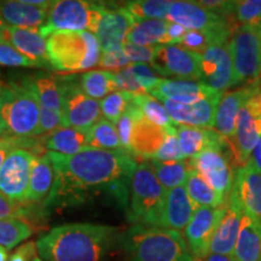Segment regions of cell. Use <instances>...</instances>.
Wrapping results in <instances>:
<instances>
[{
    "label": "cell",
    "instance_id": "obj_23",
    "mask_svg": "<svg viewBox=\"0 0 261 261\" xmlns=\"http://www.w3.org/2000/svg\"><path fill=\"white\" fill-rule=\"evenodd\" d=\"M218 93L201 81L182 79H160L149 94L156 99H168L178 103H196Z\"/></svg>",
    "mask_w": 261,
    "mask_h": 261
},
{
    "label": "cell",
    "instance_id": "obj_7",
    "mask_svg": "<svg viewBox=\"0 0 261 261\" xmlns=\"http://www.w3.org/2000/svg\"><path fill=\"white\" fill-rule=\"evenodd\" d=\"M104 4L84 0H58L52 2L47 21L40 32L48 38L56 32H91L96 33L100 21Z\"/></svg>",
    "mask_w": 261,
    "mask_h": 261
},
{
    "label": "cell",
    "instance_id": "obj_45",
    "mask_svg": "<svg viewBox=\"0 0 261 261\" xmlns=\"http://www.w3.org/2000/svg\"><path fill=\"white\" fill-rule=\"evenodd\" d=\"M100 68L104 70L110 71V73H117V71L125 69V68L130 65L129 61L123 54L122 48L121 50H113V51H106L100 54L99 63H98Z\"/></svg>",
    "mask_w": 261,
    "mask_h": 261
},
{
    "label": "cell",
    "instance_id": "obj_10",
    "mask_svg": "<svg viewBox=\"0 0 261 261\" xmlns=\"http://www.w3.org/2000/svg\"><path fill=\"white\" fill-rule=\"evenodd\" d=\"M227 142L204 149L203 151L189 159L191 168L197 172L218 194L226 200L233 184V162Z\"/></svg>",
    "mask_w": 261,
    "mask_h": 261
},
{
    "label": "cell",
    "instance_id": "obj_58",
    "mask_svg": "<svg viewBox=\"0 0 261 261\" xmlns=\"http://www.w3.org/2000/svg\"><path fill=\"white\" fill-rule=\"evenodd\" d=\"M2 87H3V85H2V84H0V91H2Z\"/></svg>",
    "mask_w": 261,
    "mask_h": 261
},
{
    "label": "cell",
    "instance_id": "obj_47",
    "mask_svg": "<svg viewBox=\"0 0 261 261\" xmlns=\"http://www.w3.org/2000/svg\"><path fill=\"white\" fill-rule=\"evenodd\" d=\"M130 69L133 71L136 80L138 81L139 86L146 93L151 92L159 84L160 79L156 76V73L152 70V68H150L148 64H130Z\"/></svg>",
    "mask_w": 261,
    "mask_h": 261
},
{
    "label": "cell",
    "instance_id": "obj_34",
    "mask_svg": "<svg viewBox=\"0 0 261 261\" xmlns=\"http://www.w3.org/2000/svg\"><path fill=\"white\" fill-rule=\"evenodd\" d=\"M37 93L39 106L51 112L62 114L60 79L50 74H40L31 77Z\"/></svg>",
    "mask_w": 261,
    "mask_h": 261
},
{
    "label": "cell",
    "instance_id": "obj_56",
    "mask_svg": "<svg viewBox=\"0 0 261 261\" xmlns=\"http://www.w3.org/2000/svg\"><path fill=\"white\" fill-rule=\"evenodd\" d=\"M5 132V129H4V126L2 125V122H0V135H3V133Z\"/></svg>",
    "mask_w": 261,
    "mask_h": 261
},
{
    "label": "cell",
    "instance_id": "obj_20",
    "mask_svg": "<svg viewBox=\"0 0 261 261\" xmlns=\"http://www.w3.org/2000/svg\"><path fill=\"white\" fill-rule=\"evenodd\" d=\"M257 89H261L260 80L246 85L238 90L226 91L221 94L215 113L214 129L226 142L233 137L238 112Z\"/></svg>",
    "mask_w": 261,
    "mask_h": 261
},
{
    "label": "cell",
    "instance_id": "obj_36",
    "mask_svg": "<svg viewBox=\"0 0 261 261\" xmlns=\"http://www.w3.org/2000/svg\"><path fill=\"white\" fill-rule=\"evenodd\" d=\"M135 102L139 107L143 116L154 125L161 127L168 135L177 133V126L169 117L163 104L150 94H142L135 97Z\"/></svg>",
    "mask_w": 261,
    "mask_h": 261
},
{
    "label": "cell",
    "instance_id": "obj_51",
    "mask_svg": "<svg viewBox=\"0 0 261 261\" xmlns=\"http://www.w3.org/2000/svg\"><path fill=\"white\" fill-rule=\"evenodd\" d=\"M15 142L10 140L9 138H2L0 139V169H2L3 165H4L6 158H8L10 152L15 150Z\"/></svg>",
    "mask_w": 261,
    "mask_h": 261
},
{
    "label": "cell",
    "instance_id": "obj_19",
    "mask_svg": "<svg viewBox=\"0 0 261 261\" xmlns=\"http://www.w3.org/2000/svg\"><path fill=\"white\" fill-rule=\"evenodd\" d=\"M224 205V214L212 237L210 254L232 256L242 223L243 208L232 192L226 197Z\"/></svg>",
    "mask_w": 261,
    "mask_h": 261
},
{
    "label": "cell",
    "instance_id": "obj_39",
    "mask_svg": "<svg viewBox=\"0 0 261 261\" xmlns=\"http://www.w3.org/2000/svg\"><path fill=\"white\" fill-rule=\"evenodd\" d=\"M172 2L168 0H135L127 2L125 9L136 21L140 19H166Z\"/></svg>",
    "mask_w": 261,
    "mask_h": 261
},
{
    "label": "cell",
    "instance_id": "obj_30",
    "mask_svg": "<svg viewBox=\"0 0 261 261\" xmlns=\"http://www.w3.org/2000/svg\"><path fill=\"white\" fill-rule=\"evenodd\" d=\"M45 145L50 150V152L75 155L86 148H90L89 133L71 127H62L46 137Z\"/></svg>",
    "mask_w": 261,
    "mask_h": 261
},
{
    "label": "cell",
    "instance_id": "obj_46",
    "mask_svg": "<svg viewBox=\"0 0 261 261\" xmlns=\"http://www.w3.org/2000/svg\"><path fill=\"white\" fill-rule=\"evenodd\" d=\"M116 83H117V89L122 92H126L130 94V96H142V94H148L142 87L139 86L138 81L136 80L133 71L130 69V65L125 68V69L117 71L115 73Z\"/></svg>",
    "mask_w": 261,
    "mask_h": 261
},
{
    "label": "cell",
    "instance_id": "obj_27",
    "mask_svg": "<svg viewBox=\"0 0 261 261\" xmlns=\"http://www.w3.org/2000/svg\"><path fill=\"white\" fill-rule=\"evenodd\" d=\"M233 261H261V223L243 212Z\"/></svg>",
    "mask_w": 261,
    "mask_h": 261
},
{
    "label": "cell",
    "instance_id": "obj_53",
    "mask_svg": "<svg viewBox=\"0 0 261 261\" xmlns=\"http://www.w3.org/2000/svg\"><path fill=\"white\" fill-rule=\"evenodd\" d=\"M205 261H233V260L231 256L219 255V254H208V256L205 257Z\"/></svg>",
    "mask_w": 261,
    "mask_h": 261
},
{
    "label": "cell",
    "instance_id": "obj_48",
    "mask_svg": "<svg viewBox=\"0 0 261 261\" xmlns=\"http://www.w3.org/2000/svg\"><path fill=\"white\" fill-rule=\"evenodd\" d=\"M62 127H64L62 114L51 112L46 108L40 107V116H39V125L35 136L51 133L58 128H62Z\"/></svg>",
    "mask_w": 261,
    "mask_h": 261
},
{
    "label": "cell",
    "instance_id": "obj_49",
    "mask_svg": "<svg viewBox=\"0 0 261 261\" xmlns=\"http://www.w3.org/2000/svg\"><path fill=\"white\" fill-rule=\"evenodd\" d=\"M37 243L33 241H28L19 246L11 255L9 256L8 261H33L37 256Z\"/></svg>",
    "mask_w": 261,
    "mask_h": 261
},
{
    "label": "cell",
    "instance_id": "obj_15",
    "mask_svg": "<svg viewBox=\"0 0 261 261\" xmlns=\"http://www.w3.org/2000/svg\"><path fill=\"white\" fill-rule=\"evenodd\" d=\"M167 21L187 31L203 33H232L233 29L223 17L203 8L197 2H172Z\"/></svg>",
    "mask_w": 261,
    "mask_h": 261
},
{
    "label": "cell",
    "instance_id": "obj_25",
    "mask_svg": "<svg viewBox=\"0 0 261 261\" xmlns=\"http://www.w3.org/2000/svg\"><path fill=\"white\" fill-rule=\"evenodd\" d=\"M52 2L44 6L29 5L24 0L0 2V16L10 27L38 28L47 21Z\"/></svg>",
    "mask_w": 261,
    "mask_h": 261
},
{
    "label": "cell",
    "instance_id": "obj_26",
    "mask_svg": "<svg viewBox=\"0 0 261 261\" xmlns=\"http://www.w3.org/2000/svg\"><path fill=\"white\" fill-rule=\"evenodd\" d=\"M168 133L161 127L154 125L144 116L137 117L130 136L129 152L142 159L152 160L161 148Z\"/></svg>",
    "mask_w": 261,
    "mask_h": 261
},
{
    "label": "cell",
    "instance_id": "obj_28",
    "mask_svg": "<svg viewBox=\"0 0 261 261\" xmlns=\"http://www.w3.org/2000/svg\"><path fill=\"white\" fill-rule=\"evenodd\" d=\"M177 138L184 159H192L210 146L226 142L223 137L211 128L191 126H177Z\"/></svg>",
    "mask_w": 261,
    "mask_h": 261
},
{
    "label": "cell",
    "instance_id": "obj_24",
    "mask_svg": "<svg viewBox=\"0 0 261 261\" xmlns=\"http://www.w3.org/2000/svg\"><path fill=\"white\" fill-rule=\"evenodd\" d=\"M196 208L197 207L189 197L187 189L184 187L166 190L161 227L175 231L185 230L195 213Z\"/></svg>",
    "mask_w": 261,
    "mask_h": 261
},
{
    "label": "cell",
    "instance_id": "obj_54",
    "mask_svg": "<svg viewBox=\"0 0 261 261\" xmlns=\"http://www.w3.org/2000/svg\"><path fill=\"white\" fill-rule=\"evenodd\" d=\"M8 260H9L8 249H5L4 247H0V261H8Z\"/></svg>",
    "mask_w": 261,
    "mask_h": 261
},
{
    "label": "cell",
    "instance_id": "obj_12",
    "mask_svg": "<svg viewBox=\"0 0 261 261\" xmlns=\"http://www.w3.org/2000/svg\"><path fill=\"white\" fill-rule=\"evenodd\" d=\"M230 38H217L201 55V83L217 92L234 86V70L230 51Z\"/></svg>",
    "mask_w": 261,
    "mask_h": 261
},
{
    "label": "cell",
    "instance_id": "obj_3",
    "mask_svg": "<svg viewBox=\"0 0 261 261\" xmlns=\"http://www.w3.org/2000/svg\"><path fill=\"white\" fill-rule=\"evenodd\" d=\"M119 247L128 261H200L179 231L165 227L132 225L120 233Z\"/></svg>",
    "mask_w": 261,
    "mask_h": 261
},
{
    "label": "cell",
    "instance_id": "obj_8",
    "mask_svg": "<svg viewBox=\"0 0 261 261\" xmlns=\"http://www.w3.org/2000/svg\"><path fill=\"white\" fill-rule=\"evenodd\" d=\"M234 86L261 79V23L242 25L232 32L230 41Z\"/></svg>",
    "mask_w": 261,
    "mask_h": 261
},
{
    "label": "cell",
    "instance_id": "obj_1",
    "mask_svg": "<svg viewBox=\"0 0 261 261\" xmlns=\"http://www.w3.org/2000/svg\"><path fill=\"white\" fill-rule=\"evenodd\" d=\"M55 169L44 208L74 207L99 195L114 198L127 211L136 160L125 150L86 148L75 155L47 152Z\"/></svg>",
    "mask_w": 261,
    "mask_h": 261
},
{
    "label": "cell",
    "instance_id": "obj_43",
    "mask_svg": "<svg viewBox=\"0 0 261 261\" xmlns=\"http://www.w3.org/2000/svg\"><path fill=\"white\" fill-rule=\"evenodd\" d=\"M158 48L159 46H139V45L125 42L122 51L130 64H151Z\"/></svg>",
    "mask_w": 261,
    "mask_h": 261
},
{
    "label": "cell",
    "instance_id": "obj_13",
    "mask_svg": "<svg viewBox=\"0 0 261 261\" xmlns=\"http://www.w3.org/2000/svg\"><path fill=\"white\" fill-rule=\"evenodd\" d=\"M35 156L31 151L16 148L6 158L0 169V192L18 204L28 203V189Z\"/></svg>",
    "mask_w": 261,
    "mask_h": 261
},
{
    "label": "cell",
    "instance_id": "obj_11",
    "mask_svg": "<svg viewBox=\"0 0 261 261\" xmlns=\"http://www.w3.org/2000/svg\"><path fill=\"white\" fill-rule=\"evenodd\" d=\"M63 126L87 132L100 119V103L87 96L75 79L60 80Z\"/></svg>",
    "mask_w": 261,
    "mask_h": 261
},
{
    "label": "cell",
    "instance_id": "obj_17",
    "mask_svg": "<svg viewBox=\"0 0 261 261\" xmlns=\"http://www.w3.org/2000/svg\"><path fill=\"white\" fill-rule=\"evenodd\" d=\"M221 94L223 93L218 92L205 99L190 104L173 102L168 99H162L160 102H162L169 117L175 125L213 128L215 113H217Z\"/></svg>",
    "mask_w": 261,
    "mask_h": 261
},
{
    "label": "cell",
    "instance_id": "obj_9",
    "mask_svg": "<svg viewBox=\"0 0 261 261\" xmlns=\"http://www.w3.org/2000/svg\"><path fill=\"white\" fill-rule=\"evenodd\" d=\"M261 137V89L248 98L238 112L233 137L227 142L237 168L246 165Z\"/></svg>",
    "mask_w": 261,
    "mask_h": 261
},
{
    "label": "cell",
    "instance_id": "obj_6",
    "mask_svg": "<svg viewBox=\"0 0 261 261\" xmlns=\"http://www.w3.org/2000/svg\"><path fill=\"white\" fill-rule=\"evenodd\" d=\"M166 190L150 162H140L130 180L127 219L133 225L161 227Z\"/></svg>",
    "mask_w": 261,
    "mask_h": 261
},
{
    "label": "cell",
    "instance_id": "obj_41",
    "mask_svg": "<svg viewBox=\"0 0 261 261\" xmlns=\"http://www.w3.org/2000/svg\"><path fill=\"white\" fill-rule=\"evenodd\" d=\"M133 99H135V96H130L122 91H115L103 98L100 100V112H102L104 119L116 123L126 113L127 108L133 102Z\"/></svg>",
    "mask_w": 261,
    "mask_h": 261
},
{
    "label": "cell",
    "instance_id": "obj_37",
    "mask_svg": "<svg viewBox=\"0 0 261 261\" xmlns=\"http://www.w3.org/2000/svg\"><path fill=\"white\" fill-rule=\"evenodd\" d=\"M89 133V145L91 148L102 150H122L115 123L100 117L91 128Z\"/></svg>",
    "mask_w": 261,
    "mask_h": 261
},
{
    "label": "cell",
    "instance_id": "obj_44",
    "mask_svg": "<svg viewBox=\"0 0 261 261\" xmlns=\"http://www.w3.org/2000/svg\"><path fill=\"white\" fill-rule=\"evenodd\" d=\"M152 160H159V161L163 162H174L187 160L181 154L177 135H167L161 148L159 149V151L156 152L155 158Z\"/></svg>",
    "mask_w": 261,
    "mask_h": 261
},
{
    "label": "cell",
    "instance_id": "obj_18",
    "mask_svg": "<svg viewBox=\"0 0 261 261\" xmlns=\"http://www.w3.org/2000/svg\"><path fill=\"white\" fill-rule=\"evenodd\" d=\"M135 22L136 19L125 6L110 8L104 5L100 21L94 33L102 52L121 50L126 42L127 34Z\"/></svg>",
    "mask_w": 261,
    "mask_h": 261
},
{
    "label": "cell",
    "instance_id": "obj_50",
    "mask_svg": "<svg viewBox=\"0 0 261 261\" xmlns=\"http://www.w3.org/2000/svg\"><path fill=\"white\" fill-rule=\"evenodd\" d=\"M188 31L182 28L181 25L169 22L167 28V39H166V45H179L184 38L185 33Z\"/></svg>",
    "mask_w": 261,
    "mask_h": 261
},
{
    "label": "cell",
    "instance_id": "obj_29",
    "mask_svg": "<svg viewBox=\"0 0 261 261\" xmlns=\"http://www.w3.org/2000/svg\"><path fill=\"white\" fill-rule=\"evenodd\" d=\"M55 181V169L48 154L35 158L32 166L28 189V203L45 202Z\"/></svg>",
    "mask_w": 261,
    "mask_h": 261
},
{
    "label": "cell",
    "instance_id": "obj_52",
    "mask_svg": "<svg viewBox=\"0 0 261 261\" xmlns=\"http://www.w3.org/2000/svg\"><path fill=\"white\" fill-rule=\"evenodd\" d=\"M249 161L253 163V166L257 169V171L261 172V137L259 140H257L256 145L254 146L252 154H250Z\"/></svg>",
    "mask_w": 261,
    "mask_h": 261
},
{
    "label": "cell",
    "instance_id": "obj_16",
    "mask_svg": "<svg viewBox=\"0 0 261 261\" xmlns=\"http://www.w3.org/2000/svg\"><path fill=\"white\" fill-rule=\"evenodd\" d=\"M225 205L221 207H197L191 220L185 227V242L196 259L202 261L210 254L212 237L223 217Z\"/></svg>",
    "mask_w": 261,
    "mask_h": 261
},
{
    "label": "cell",
    "instance_id": "obj_32",
    "mask_svg": "<svg viewBox=\"0 0 261 261\" xmlns=\"http://www.w3.org/2000/svg\"><path fill=\"white\" fill-rule=\"evenodd\" d=\"M150 165L159 181L165 188V190H171L174 188L185 187L189 173L191 172V166L189 160L174 162H163L159 160H150Z\"/></svg>",
    "mask_w": 261,
    "mask_h": 261
},
{
    "label": "cell",
    "instance_id": "obj_33",
    "mask_svg": "<svg viewBox=\"0 0 261 261\" xmlns=\"http://www.w3.org/2000/svg\"><path fill=\"white\" fill-rule=\"evenodd\" d=\"M184 188L187 189L189 197L191 198L196 207L218 208L221 207L225 202L223 196L218 194L194 169H191V172L189 173Z\"/></svg>",
    "mask_w": 261,
    "mask_h": 261
},
{
    "label": "cell",
    "instance_id": "obj_42",
    "mask_svg": "<svg viewBox=\"0 0 261 261\" xmlns=\"http://www.w3.org/2000/svg\"><path fill=\"white\" fill-rule=\"evenodd\" d=\"M0 64L6 65V67L41 68L38 63L29 60L5 40L0 41Z\"/></svg>",
    "mask_w": 261,
    "mask_h": 261
},
{
    "label": "cell",
    "instance_id": "obj_38",
    "mask_svg": "<svg viewBox=\"0 0 261 261\" xmlns=\"http://www.w3.org/2000/svg\"><path fill=\"white\" fill-rule=\"evenodd\" d=\"M34 233L27 221L19 219H0V247L14 249Z\"/></svg>",
    "mask_w": 261,
    "mask_h": 261
},
{
    "label": "cell",
    "instance_id": "obj_4",
    "mask_svg": "<svg viewBox=\"0 0 261 261\" xmlns=\"http://www.w3.org/2000/svg\"><path fill=\"white\" fill-rule=\"evenodd\" d=\"M40 106L32 79L3 85L0 91V122L5 132L16 138L35 136Z\"/></svg>",
    "mask_w": 261,
    "mask_h": 261
},
{
    "label": "cell",
    "instance_id": "obj_35",
    "mask_svg": "<svg viewBox=\"0 0 261 261\" xmlns=\"http://www.w3.org/2000/svg\"><path fill=\"white\" fill-rule=\"evenodd\" d=\"M80 86L87 96L96 100L106 98L119 90L115 74L107 70H91L83 74L80 77Z\"/></svg>",
    "mask_w": 261,
    "mask_h": 261
},
{
    "label": "cell",
    "instance_id": "obj_31",
    "mask_svg": "<svg viewBox=\"0 0 261 261\" xmlns=\"http://www.w3.org/2000/svg\"><path fill=\"white\" fill-rule=\"evenodd\" d=\"M168 21L166 19H140L133 23L127 34V44L139 46H160L166 45Z\"/></svg>",
    "mask_w": 261,
    "mask_h": 261
},
{
    "label": "cell",
    "instance_id": "obj_21",
    "mask_svg": "<svg viewBox=\"0 0 261 261\" xmlns=\"http://www.w3.org/2000/svg\"><path fill=\"white\" fill-rule=\"evenodd\" d=\"M231 192L240 201L244 213L261 223V172L249 160L237 168Z\"/></svg>",
    "mask_w": 261,
    "mask_h": 261
},
{
    "label": "cell",
    "instance_id": "obj_55",
    "mask_svg": "<svg viewBox=\"0 0 261 261\" xmlns=\"http://www.w3.org/2000/svg\"><path fill=\"white\" fill-rule=\"evenodd\" d=\"M5 28H6V24H5L4 19H3L2 16H0V41H2L3 39H4V31H5Z\"/></svg>",
    "mask_w": 261,
    "mask_h": 261
},
{
    "label": "cell",
    "instance_id": "obj_2",
    "mask_svg": "<svg viewBox=\"0 0 261 261\" xmlns=\"http://www.w3.org/2000/svg\"><path fill=\"white\" fill-rule=\"evenodd\" d=\"M119 237L114 226L73 223L51 228L35 243L42 261H106Z\"/></svg>",
    "mask_w": 261,
    "mask_h": 261
},
{
    "label": "cell",
    "instance_id": "obj_22",
    "mask_svg": "<svg viewBox=\"0 0 261 261\" xmlns=\"http://www.w3.org/2000/svg\"><path fill=\"white\" fill-rule=\"evenodd\" d=\"M16 50L34 61L41 68L51 67L47 54V39L42 37L40 28H19L6 25L4 39Z\"/></svg>",
    "mask_w": 261,
    "mask_h": 261
},
{
    "label": "cell",
    "instance_id": "obj_57",
    "mask_svg": "<svg viewBox=\"0 0 261 261\" xmlns=\"http://www.w3.org/2000/svg\"><path fill=\"white\" fill-rule=\"evenodd\" d=\"M33 261H42V260L40 259V257H39V256L37 255V256H35V257H34V260H33Z\"/></svg>",
    "mask_w": 261,
    "mask_h": 261
},
{
    "label": "cell",
    "instance_id": "obj_40",
    "mask_svg": "<svg viewBox=\"0 0 261 261\" xmlns=\"http://www.w3.org/2000/svg\"><path fill=\"white\" fill-rule=\"evenodd\" d=\"M227 23L233 29L234 25H254L261 23V0H242L233 2L232 9L227 17Z\"/></svg>",
    "mask_w": 261,
    "mask_h": 261
},
{
    "label": "cell",
    "instance_id": "obj_14",
    "mask_svg": "<svg viewBox=\"0 0 261 261\" xmlns=\"http://www.w3.org/2000/svg\"><path fill=\"white\" fill-rule=\"evenodd\" d=\"M152 70L162 76L182 80H201V55L181 45H161L152 61Z\"/></svg>",
    "mask_w": 261,
    "mask_h": 261
},
{
    "label": "cell",
    "instance_id": "obj_5",
    "mask_svg": "<svg viewBox=\"0 0 261 261\" xmlns=\"http://www.w3.org/2000/svg\"><path fill=\"white\" fill-rule=\"evenodd\" d=\"M51 68L60 71H85L99 63V41L91 32L62 31L47 38Z\"/></svg>",
    "mask_w": 261,
    "mask_h": 261
}]
</instances>
